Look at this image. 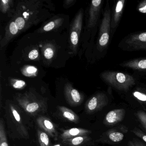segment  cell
Masks as SVG:
<instances>
[{
    "label": "cell",
    "mask_w": 146,
    "mask_h": 146,
    "mask_svg": "<svg viewBox=\"0 0 146 146\" xmlns=\"http://www.w3.org/2000/svg\"><path fill=\"white\" fill-rule=\"evenodd\" d=\"M4 109V117L9 136L13 139H29V130L31 125L29 116L12 101L5 102Z\"/></svg>",
    "instance_id": "cell-1"
},
{
    "label": "cell",
    "mask_w": 146,
    "mask_h": 146,
    "mask_svg": "<svg viewBox=\"0 0 146 146\" xmlns=\"http://www.w3.org/2000/svg\"><path fill=\"white\" fill-rule=\"evenodd\" d=\"M15 100L18 105L30 117H35L47 111L46 100L32 91L17 94Z\"/></svg>",
    "instance_id": "cell-2"
},
{
    "label": "cell",
    "mask_w": 146,
    "mask_h": 146,
    "mask_svg": "<svg viewBox=\"0 0 146 146\" xmlns=\"http://www.w3.org/2000/svg\"><path fill=\"white\" fill-rule=\"evenodd\" d=\"M100 76L105 82L120 91H128L135 84L132 76L120 72L106 71L102 73Z\"/></svg>",
    "instance_id": "cell-3"
},
{
    "label": "cell",
    "mask_w": 146,
    "mask_h": 146,
    "mask_svg": "<svg viewBox=\"0 0 146 146\" xmlns=\"http://www.w3.org/2000/svg\"><path fill=\"white\" fill-rule=\"evenodd\" d=\"M107 4L103 18L100 27L98 40V47L100 50L106 48L109 42L110 29L111 28V11L109 4Z\"/></svg>",
    "instance_id": "cell-4"
},
{
    "label": "cell",
    "mask_w": 146,
    "mask_h": 146,
    "mask_svg": "<svg viewBox=\"0 0 146 146\" xmlns=\"http://www.w3.org/2000/svg\"><path fill=\"white\" fill-rule=\"evenodd\" d=\"M122 45L126 51L146 50V31L129 35L123 40Z\"/></svg>",
    "instance_id": "cell-5"
},
{
    "label": "cell",
    "mask_w": 146,
    "mask_h": 146,
    "mask_svg": "<svg viewBox=\"0 0 146 146\" xmlns=\"http://www.w3.org/2000/svg\"><path fill=\"white\" fill-rule=\"evenodd\" d=\"M83 11L80 9L76 15L70 29V44L72 52L76 53L79 37L82 27Z\"/></svg>",
    "instance_id": "cell-6"
},
{
    "label": "cell",
    "mask_w": 146,
    "mask_h": 146,
    "mask_svg": "<svg viewBox=\"0 0 146 146\" xmlns=\"http://www.w3.org/2000/svg\"><path fill=\"white\" fill-rule=\"evenodd\" d=\"M128 131V128L125 125H119L104 132L96 141L101 143L119 142L123 139L125 135Z\"/></svg>",
    "instance_id": "cell-7"
},
{
    "label": "cell",
    "mask_w": 146,
    "mask_h": 146,
    "mask_svg": "<svg viewBox=\"0 0 146 146\" xmlns=\"http://www.w3.org/2000/svg\"><path fill=\"white\" fill-rule=\"evenodd\" d=\"M108 100L106 94L98 93L91 96L85 103V112L89 114L97 112L108 104Z\"/></svg>",
    "instance_id": "cell-8"
},
{
    "label": "cell",
    "mask_w": 146,
    "mask_h": 146,
    "mask_svg": "<svg viewBox=\"0 0 146 146\" xmlns=\"http://www.w3.org/2000/svg\"><path fill=\"white\" fill-rule=\"evenodd\" d=\"M64 93L66 102L71 106H80L83 102V95L73 88L70 83H67L65 85Z\"/></svg>",
    "instance_id": "cell-9"
},
{
    "label": "cell",
    "mask_w": 146,
    "mask_h": 146,
    "mask_svg": "<svg viewBox=\"0 0 146 146\" xmlns=\"http://www.w3.org/2000/svg\"><path fill=\"white\" fill-rule=\"evenodd\" d=\"M36 121L38 126L48 135L55 140L58 139V132L55 124L50 118L43 115H40L36 118Z\"/></svg>",
    "instance_id": "cell-10"
},
{
    "label": "cell",
    "mask_w": 146,
    "mask_h": 146,
    "mask_svg": "<svg viewBox=\"0 0 146 146\" xmlns=\"http://www.w3.org/2000/svg\"><path fill=\"white\" fill-rule=\"evenodd\" d=\"M102 0H94L91 1L89 11L88 28L92 29L97 24L102 5Z\"/></svg>",
    "instance_id": "cell-11"
},
{
    "label": "cell",
    "mask_w": 146,
    "mask_h": 146,
    "mask_svg": "<svg viewBox=\"0 0 146 146\" xmlns=\"http://www.w3.org/2000/svg\"><path fill=\"white\" fill-rule=\"evenodd\" d=\"M125 111L123 108L114 109L108 113L104 118L103 124L107 126H112L121 122L124 118Z\"/></svg>",
    "instance_id": "cell-12"
},
{
    "label": "cell",
    "mask_w": 146,
    "mask_h": 146,
    "mask_svg": "<svg viewBox=\"0 0 146 146\" xmlns=\"http://www.w3.org/2000/svg\"><path fill=\"white\" fill-rule=\"evenodd\" d=\"M91 133V131L80 128H73L68 129H63L62 133L60 135L61 140L70 139L80 136L88 135Z\"/></svg>",
    "instance_id": "cell-13"
},
{
    "label": "cell",
    "mask_w": 146,
    "mask_h": 146,
    "mask_svg": "<svg viewBox=\"0 0 146 146\" xmlns=\"http://www.w3.org/2000/svg\"><path fill=\"white\" fill-rule=\"evenodd\" d=\"M19 34L18 29L15 22L12 19L6 28L5 33L3 40L1 41V48L5 47L12 39Z\"/></svg>",
    "instance_id": "cell-14"
},
{
    "label": "cell",
    "mask_w": 146,
    "mask_h": 146,
    "mask_svg": "<svg viewBox=\"0 0 146 146\" xmlns=\"http://www.w3.org/2000/svg\"><path fill=\"white\" fill-rule=\"evenodd\" d=\"M57 110L59 116L65 120L74 123H79L80 120L79 116L68 108L63 106H58Z\"/></svg>",
    "instance_id": "cell-15"
},
{
    "label": "cell",
    "mask_w": 146,
    "mask_h": 146,
    "mask_svg": "<svg viewBox=\"0 0 146 146\" xmlns=\"http://www.w3.org/2000/svg\"><path fill=\"white\" fill-rule=\"evenodd\" d=\"M120 66L137 70L146 71V58H139L125 61L120 64Z\"/></svg>",
    "instance_id": "cell-16"
},
{
    "label": "cell",
    "mask_w": 146,
    "mask_h": 146,
    "mask_svg": "<svg viewBox=\"0 0 146 146\" xmlns=\"http://www.w3.org/2000/svg\"><path fill=\"white\" fill-rule=\"evenodd\" d=\"M125 2L124 0H120L116 4L111 21V28L113 29H115L118 25L123 13Z\"/></svg>",
    "instance_id": "cell-17"
},
{
    "label": "cell",
    "mask_w": 146,
    "mask_h": 146,
    "mask_svg": "<svg viewBox=\"0 0 146 146\" xmlns=\"http://www.w3.org/2000/svg\"><path fill=\"white\" fill-rule=\"evenodd\" d=\"M91 140L90 137L84 135L62 140V142L65 145L68 146H83Z\"/></svg>",
    "instance_id": "cell-18"
},
{
    "label": "cell",
    "mask_w": 146,
    "mask_h": 146,
    "mask_svg": "<svg viewBox=\"0 0 146 146\" xmlns=\"http://www.w3.org/2000/svg\"><path fill=\"white\" fill-rule=\"evenodd\" d=\"M63 22V19L61 18L56 19L54 20L50 21L49 23L45 25L40 30L41 32H47L51 31L61 25Z\"/></svg>",
    "instance_id": "cell-19"
},
{
    "label": "cell",
    "mask_w": 146,
    "mask_h": 146,
    "mask_svg": "<svg viewBox=\"0 0 146 146\" xmlns=\"http://www.w3.org/2000/svg\"><path fill=\"white\" fill-rule=\"evenodd\" d=\"M42 53L44 58L47 61H51L55 54V48L51 44H47L42 48Z\"/></svg>",
    "instance_id": "cell-20"
},
{
    "label": "cell",
    "mask_w": 146,
    "mask_h": 146,
    "mask_svg": "<svg viewBox=\"0 0 146 146\" xmlns=\"http://www.w3.org/2000/svg\"><path fill=\"white\" fill-rule=\"evenodd\" d=\"M0 146H9L5 127V122L2 118L0 120Z\"/></svg>",
    "instance_id": "cell-21"
},
{
    "label": "cell",
    "mask_w": 146,
    "mask_h": 146,
    "mask_svg": "<svg viewBox=\"0 0 146 146\" xmlns=\"http://www.w3.org/2000/svg\"><path fill=\"white\" fill-rule=\"evenodd\" d=\"M37 135L40 146H50V139L47 133L42 130L38 129Z\"/></svg>",
    "instance_id": "cell-22"
},
{
    "label": "cell",
    "mask_w": 146,
    "mask_h": 146,
    "mask_svg": "<svg viewBox=\"0 0 146 146\" xmlns=\"http://www.w3.org/2000/svg\"><path fill=\"white\" fill-rule=\"evenodd\" d=\"M13 1L11 0H1L0 2V11L3 13H7L13 5Z\"/></svg>",
    "instance_id": "cell-23"
},
{
    "label": "cell",
    "mask_w": 146,
    "mask_h": 146,
    "mask_svg": "<svg viewBox=\"0 0 146 146\" xmlns=\"http://www.w3.org/2000/svg\"><path fill=\"white\" fill-rule=\"evenodd\" d=\"M37 68L32 66H27L22 69V73L26 76L31 77L35 76L37 73Z\"/></svg>",
    "instance_id": "cell-24"
},
{
    "label": "cell",
    "mask_w": 146,
    "mask_h": 146,
    "mask_svg": "<svg viewBox=\"0 0 146 146\" xmlns=\"http://www.w3.org/2000/svg\"><path fill=\"white\" fill-rule=\"evenodd\" d=\"M11 84L14 88L16 89H23L26 86V83L25 81L19 79H12Z\"/></svg>",
    "instance_id": "cell-25"
},
{
    "label": "cell",
    "mask_w": 146,
    "mask_h": 146,
    "mask_svg": "<svg viewBox=\"0 0 146 146\" xmlns=\"http://www.w3.org/2000/svg\"><path fill=\"white\" fill-rule=\"evenodd\" d=\"M136 115L141 124L146 130V113L144 111L139 110L137 112Z\"/></svg>",
    "instance_id": "cell-26"
},
{
    "label": "cell",
    "mask_w": 146,
    "mask_h": 146,
    "mask_svg": "<svg viewBox=\"0 0 146 146\" xmlns=\"http://www.w3.org/2000/svg\"><path fill=\"white\" fill-rule=\"evenodd\" d=\"M132 131L136 136L138 137L146 143V135L144 132H143L141 130L137 127L134 128L132 130Z\"/></svg>",
    "instance_id": "cell-27"
},
{
    "label": "cell",
    "mask_w": 146,
    "mask_h": 146,
    "mask_svg": "<svg viewBox=\"0 0 146 146\" xmlns=\"http://www.w3.org/2000/svg\"><path fill=\"white\" fill-rule=\"evenodd\" d=\"M133 95L138 100L142 102H146V94L139 91H135Z\"/></svg>",
    "instance_id": "cell-28"
},
{
    "label": "cell",
    "mask_w": 146,
    "mask_h": 146,
    "mask_svg": "<svg viewBox=\"0 0 146 146\" xmlns=\"http://www.w3.org/2000/svg\"><path fill=\"white\" fill-rule=\"evenodd\" d=\"M137 10L141 13H146V0H144L139 4Z\"/></svg>",
    "instance_id": "cell-29"
},
{
    "label": "cell",
    "mask_w": 146,
    "mask_h": 146,
    "mask_svg": "<svg viewBox=\"0 0 146 146\" xmlns=\"http://www.w3.org/2000/svg\"><path fill=\"white\" fill-rule=\"evenodd\" d=\"M39 52L36 49H33L30 51L29 54V58L31 60H35L38 58Z\"/></svg>",
    "instance_id": "cell-30"
},
{
    "label": "cell",
    "mask_w": 146,
    "mask_h": 146,
    "mask_svg": "<svg viewBox=\"0 0 146 146\" xmlns=\"http://www.w3.org/2000/svg\"><path fill=\"white\" fill-rule=\"evenodd\" d=\"M76 0H66L64 1V6L65 8H68L73 5L76 3Z\"/></svg>",
    "instance_id": "cell-31"
},
{
    "label": "cell",
    "mask_w": 146,
    "mask_h": 146,
    "mask_svg": "<svg viewBox=\"0 0 146 146\" xmlns=\"http://www.w3.org/2000/svg\"><path fill=\"white\" fill-rule=\"evenodd\" d=\"M132 141L136 146H146V145L140 141L134 140Z\"/></svg>",
    "instance_id": "cell-32"
},
{
    "label": "cell",
    "mask_w": 146,
    "mask_h": 146,
    "mask_svg": "<svg viewBox=\"0 0 146 146\" xmlns=\"http://www.w3.org/2000/svg\"><path fill=\"white\" fill-rule=\"evenodd\" d=\"M128 146H136L133 143V141H129L128 143Z\"/></svg>",
    "instance_id": "cell-33"
},
{
    "label": "cell",
    "mask_w": 146,
    "mask_h": 146,
    "mask_svg": "<svg viewBox=\"0 0 146 146\" xmlns=\"http://www.w3.org/2000/svg\"><path fill=\"white\" fill-rule=\"evenodd\" d=\"M53 146H61V145L59 143H58V144H55V145H53Z\"/></svg>",
    "instance_id": "cell-34"
}]
</instances>
